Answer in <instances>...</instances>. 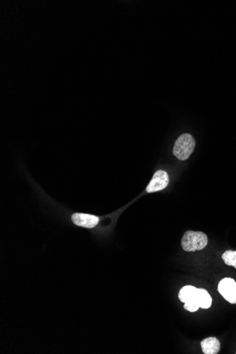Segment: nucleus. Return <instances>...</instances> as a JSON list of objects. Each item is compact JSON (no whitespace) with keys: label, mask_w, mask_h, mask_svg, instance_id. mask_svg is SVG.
<instances>
[{"label":"nucleus","mask_w":236,"mask_h":354,"mask_svg":"<svg viewBox=\"0 0 236 354\" xmlns=\"http://www.w3.org/2000/svg\"><path fill=\"white\" fill-rule=\"evenodd\" d=\"M196 293V287L193 286H185L181 288L180 292H179L178 298L180 301L184 302V304L194 302V304H197L196 301H195Z\"/></svg>","instance_id":"6e6552de"},{"label":"nucleus","mask_w":236,"mask_h":354,"mask_svg":"<svg viewBox=\"0 0 236 354\" xmlns=\"http://www.w3.org/2000/svg\"><path fill=\"white\" fill-rule=\"evenodd\" d=\"M222 259L226 265L236 269V251L227 250L223 253Z\"/></svg>","instance_id":"1a4fd4ad"},{"label":"nucleus","mask_w":236,"mask_h":354,"mask_svg":"<svg viewBox=\"0 0 236 354\" xmlns=\"http://www.w3.org/2000/svg\"><path fill=\"white\" fill-rule=\"evenodd\" d=\"M72 219L74 224L87 228L95 227L99 222V217L90 214L76 213L73 214Z\"/></svg>","instance_id":"39448f33"},{"label":"nucleus","mask_w":236,"mask_h":354,"mask_svg":"<svg viewBox=\"0 0 236 354\" xmlns=\"http://www.w3.org/2000/svg\"><path fill=\"white\" fill-rule=\"evenodd\" d=\"M195 301L199 307L203 309H208L212 304V298L207 291L203 288H197Z\"/></svg>","instance_id":"0eeeda50"},{"label":"nucleus","mask_w":236,"mask_h":354,"mask_svg":"<svg viewBox=\"0 0 236 354\" xmlns=\"http://www.w3.org/2000/svg\"><path fill=\"white\" fill-rule=\"evenodd\" d=\"M218 291L223 298L231 304H236V281L231 278H224L220 281Z\"/></svg>","instance_id":"7ed1b4c3"},{"label":"nucleus","mask_w":236,"mask_h":354,"mask_svg":"<svg viewBox=\"0 0 236 354\" xmlns=\"http://www.w3.org/2000/svg\"><path fill=\"white\" fill-rule=\"evenodd\" d=\"M208 243V238L203 232L187 231L184 233L181 245L186 252L202 250Z\"/></svg>","instance_id":"f257e3e1"},{"label":"nucleus","mask_w":236,"mask_h":354,"mask_svg":"<svg viewBox=\"0 0 236 354\" xmlns=\"http://www.w3.org/2000/svg\"><path fill=\"white\" fill-rule=\"evenodd\" d=\"M195 147V140L191 134L184 133L181 134L175 141L173 147V155L180 161L187 160Z\"/></svg>","instance_id":"f03ea898"},{"label":"nucleus","mask_w":236,"mask_h":354,"mask_svg":"<svg viewBox=\"0 0 236 354\" xmlns=\"http://www.w3.org/2000/svg\"><path fill=\"white\" fill-rule=\"evenodd\" d=\"M169 183V176L164 171H158L154 175L150 184L147 186V192L152 193L162 190L166 188Z\"/></svg>","instance_id":"20e7f679"},{"label":"nucleus","mask_w":236,"mask_h":354,"mask_svg":"<svg viewBox=\"0 0 236 354\" xmlns=\"http://www.w3.org/2000/svg\"><path fill=\"white\" fill-rule=\"evenodd\" d=\"M202 351L205 354H216L219 353L221 344L217 338L208 337L201 341Z\"/></svg>","instance_id":"423d86ee"}]
</instances>
